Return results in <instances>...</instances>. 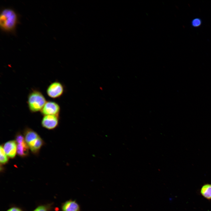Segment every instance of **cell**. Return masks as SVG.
<instances>
[{"label": "cell", "instance_id": "13", "mask_svg": "<svg viewBox=\"0 0 211 211\" xmlns=\"http://www.w3.org/2000/svg\"><path fill=\"white\" fill-rule=\"evenodd\" d=\"M49 206L47 205H40L36 208L33 211H48Z\"/></svg>", "mask_w": 211, "mask_h": 211}, {"label": "cell", "instance_id": "8", "mask_svg": "<svg viewBox=\"0 0 211 211\" xmlns=\"http://www.w3.org/2000/svg\"><path fill=\"white\" fill-rule=\"evenodd\" d=\"M62 211H80L79 205L75 200H69L64 203L61 207Z\"/></svg>", "mask_w": 211, "mask_h": 211}, {"label": "cell", "instance_id": "2", "mask_svg": "<svg viewBox=\"0 0 211 211\" xmlns=\"http://www.w3.org/2000/svg\"><path fill=\"white\" fill-rule=\"evenodd\" d=\"M46 101L45 97L40 91L33 89L28 95L27 103L30 112L34 113L40 111Z\"/></svg>", "mask_w": 211, "mask_h": 211}, {"label": "cell", "instance_id": "4", "mask_svg": "<svg viewBox=\"0 0 211 211\" xmlns=\"http://www.w3.org/2000/svg\"><path fill=\"white\" fill-rule=\"evenodd\" d=\"M64 92V87L60 82L55 81L52 83L47 87L46 92L50 97L55 99L60 97Z\"/></svg>", "mask_w": 211, "mask_h": 211}, {"label": "cell", "instance_id": "3", "mask_svg": "<svg viewBox=\"0 0 211 211\" xmlns=\"http://www.w3.org/2000/svg\"><path fill=\"white\" fill-rule=\"evenodd\" d=\"M24 135L29 148L33 153H37L43 144L42 139L36 132L30 129L26 130Z\"/></svg>", "mask_w": 211, "mask_h": 211}, {"label": "cell", "instance_id": "9", "mask_svg": "<svg viewBox=\"0 0 211 211\" xmlns=\"http://www.w3.org/2000/svg\"><path fill=\"white\" fill-rule=\"evenodd\" d=\"M17 144V153L18 154L22 157L27 156L29 153V147L25 140Z\"/></svg>", "mask_w": 211, "mask_h": 211}, {"label": "cell", "instance_id": "1", "mask_svg": "<svg viewBox=\"0 0 211 211\" xmlns=\"http://www.w3.org/2000/svg\"><path fill=\"white\" fill-rule=\"evenodd\" d=\"M19 23V16L16 12L10 8L2 9L0 14V28L3 32L14 33Z\"/></svg>", "mask_w": 211, "mask_h": 211}, {"label": "cell", "instance_id": "11", "mask_svg": "<svg viewBox=\"0 0 211 211\" xmlns=\"http://www.w3.org/2000/svg\"><path fill=\"white\" fill-rule=\"evenodd\" d=\"M8 160L7 156L6 154L3 147L1 146L0 147V162L2 164L6 163Z\"/></svg>", "mask_w": 211, "mask_h": 211}, {"label": "cell", "instance_id": "5", "mask_svg": "<svg viewBox=\"0 0 211 211\" xmlns=\"http://www.w3.org/2000/svg\"><path fill=\"white\" fill-rule=\"evenodd\" d=\"M60 110V107L57 103L53 101H47L40 112L44 116L48 115L59 116Z\"/></svg>", "mask_w": 211, "mask_h": 211}, {"label": "cell", "instance_id": "12", "mask_svg": "<svg viewBox=\"0 0 211 211\" xmlns=\"http://www.w3.org/2000/svg\"><path fill=\"white\" fill-rule=\"evenodd\" d=\"M201 20L198 18H196L193 19L191 23L192 25L194 27H198L200 26L202 24Z\"/></svg>", "mask_w": 211, "mask_h": 211}, {"label": "cell", "instance_id": "6", "mask_svg": "<svg viewBox=\"0 0 211 211\" xmlns=\"http://www.w3.org/2000/svg\"><path fill=\"white\" fill-rule=\"evenodd\" d=\"M59 116L52 115H44L41 124L42 126L48 129H52L58 125Z\"/></svg>", "mask_w": 211, "mask_h": 211}, {"label": "cell", "instance_id": "10", "mask_svg": "<svg viewBox=\"0 0 211 211\" xmlns=\"http://www.w3.org/2000/svg\"><path fill=\"white\" fill-rule=\"evenodd\" d=\"M201 195L206 199L211 200V184L207 183L203 185L200 191Z\"/></svg>", "mask_w": 211, "mask_h": 211}, {"label": "cell", "instance_id": "14", "mask_svg": "<svg viewBox=\"0 0 211 211\" xmlns=\"http://www.w3.org/2000/svg\"><path fill=\"white\" fill-rule=\"evenodd\" d=\"M7 211H22L20 208L16 207H11L8 209Z\"/></svg>", "mask_w": 211, "mask_h": 211}, {"label": "cell", "instance_id": "7", "mask_svg": "<svg viewBox=\"0 0 211 211\" xmlns=\"http://www.w3.org/2000/svg\"><path fill=\"white\" fill-rule=\"evenodd\" d=\"M3 148L4 151L9 157L14 158L17 153V144L14 140L9 141L4 144Z\"/></svg>", "mask_w": 211, "mask_h": 211}]
</instances>
